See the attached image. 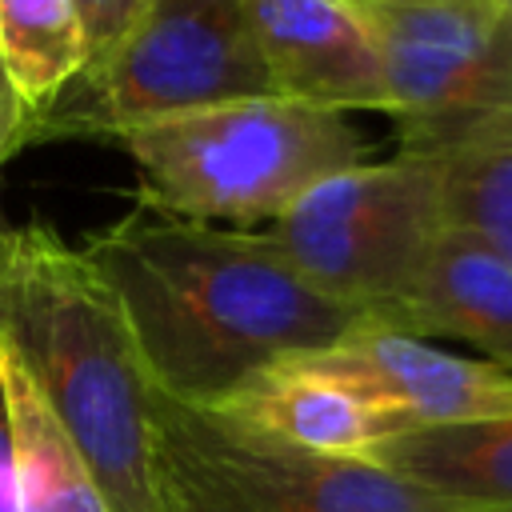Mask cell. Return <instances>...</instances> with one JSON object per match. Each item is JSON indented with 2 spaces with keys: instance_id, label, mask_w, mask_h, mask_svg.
Segmentation results:
<instances>
[{
  "instance_id": "8992f818",
  "label": "cell",
  "mask_w": 512,
  "mask_h": 512,
  "mask_svg": "<svg viewBox=\"0 0 512 512\" xmlns=\"http://www.w3.org/2000/svg\"><path fill=\"white\" fill-rule=\"evenodd\" d=\"M60 128L128 136L184 112L276 96L244 0H144ZM44 124V132L52 128Z\"/></svg>"
},
{
  "instance_id": "7c38bea8",
  "label": "cell",
  "mask_w": 512,
  "mask_h": 512,
  "mask_svg": "<svg viewBox=\"0 0 512 512\" xmlns=\"http://www.w3.org/2000/svg\"><path fill=\"white\" fill-rule=\"evenodd\" d=\"M0 384L20 476V512H112L96 476L56 424L48 400L0 336Z\"/></svg>"
},
{
  "instance_id": "7a4b0ae2",
  "label": "cell",
  "mask_w": 512,
  "mask_h": 512,
  "mask_svg": "<svg viewBox=\"0 0 512 512\" xmlns=\"http://www.w3.org/2000/svg\"><path fill=\"white\" fill-rule=\"evenodd\" d=\"M0 336L48 400L112 512H168L156 472L152 380L128 320L48 224H24L0 268Z\"/></svg>"
},
{
  "instance_id": "5bb4252c",
  "label": "cell",
  "mask_w": 512,
  "mask_h": 512,
  "mask_svg": "<svg viewBox=\"0 0 512 512\" xmlns=\"http://www.w3.org/2000/svg\"><path fill=\"white\" fill-rule=\"evenodd\" d=\"M88 72V36L72 0H0V76L44 124L60 92Z\"/></svg>"
},
{
  "instance_id": "ba28073f",
  "label": "cell",
  "mask_w": 512,
  "mask_h": 512,
  "mask_svg": "<svg viewBox=\"0 0 512 512\" xmlns=\"http://www.w3.org/2000/svg\"><path fill=\"white\" fill-rule=\"evenodd\" d=\"M296 360L360 392L368 404L396 420L400 436L512 420L508 368L492 360L452 356L432 340L392 332L372 320L356 324L336 344Z\"/></svg>"
},
{
  "instance_id": "9c48e42d",
  "label": "cell",
  "mask_w": 512,
  "mask_h": 512,
  "mask_svg": "<svg viewBox=\"0 0 512 512\" xmlns=\"http://www.w3.org/2000/svg\"><path fill=\"white\" fill-rule=\"evenodd\" d=\"M276 96L316 108H380L384 68L348 0H244Z\"/></svg>"
},
{
  "instance_id": "4fadbf2b",
  "label": "cell",
  "mask_w": 512,
  "mask_h": 512,
  "mask_svg": "<svg viewBox=\"0 0 512 512\" xmlns=\"http://www.w3.org/2000/svg\"><path fill=\"white\" fill-rule=\"evenodd\" d=\"M372 460L468 508L512 512V420L396 436Z\"/></svg>"
},
{
  "instance_id": "277c9868",
  "label": "cell",
  "mask_w": 512,
  "mask_h": 512,
  "mask_svg": "<svg viewBox=\"0 0 512 512\" xmlns=\"http://www.w3.org/2000/svg\"><path fill=\"white\" fill-rule=\"evenodd\" d=\"M168 512H480L376 460L320 456L152 388Z\"/></svg>"
},
{
  "instance_id": "2e32d148",
  "label": "cell",
  "mask_w": 512,
  "mask_h": 512,
  "mask_svg": "<svg viewBox=\"0 0 512 512\" xmlns=\"http://www.w3.org/2000/svg\"><path fill=\"white\" fill-rule=\"evenodd\" d=\"M72 4L80 12L84 36H88V68H96L108 56V48L124 36V28L132 24V16L144 0H72Z\"/></svg>"
},
{
  "instance_id": "52a82bcc",
  "label": "cell",
  "mask_w": 512,
  "mask_h": 512,
  "mask_svg": "<svg viewBox=\"0 0 512 512\" xmlns=\"http://www.w3.org/2000/svg\"><path fill=\"white\" fill-rule=\"evenodd\" d=\"M356 12L380 52L400 152L436 156L512 136V52L488 0L356 4Z\"/></svg>"
},
{
  "instance_id": "6da1fadb",
  "label": "cell",
  "mask_w": 512,
  "mask_h": 512,
  "mask_svg": "<svg viewBox=\"0 0 512 512\" xmlns=\"http://www.w3.org/2000/svg\"><path fill=\"white\" fill-rule=\"evenodd\" d=\"M80 252L112 288L152 388L188 408H212L260 368L364 324V312L296 276L268 232L136 204Z\"/></svg>"
},
{
  "instance_id": "d6986e66",
  "label": "cell",
  "mask_w": 512,
  "mask_h": 512,
  "mask_svg": "<svg viewBox=\"0 0 512 512\" xmlns=\"http://www.w3.org/2000/svg\"><path fill=\"white\" fill-rule=\"evenodd\" d=\"M488 4H492L496 24H500V36H504V44L512 52V0H488Z\"/></svg>"
},
{
  "instance_id": "30bf717a",
  "label": "cell",
  "mask_w": 512,
  "mask_h": 512,
  "mask_svg": "<svg viewBox=\"0 0 512 512\" xmlns=\"http://www.w3.org/2000/svg\"><path fill=\"white\" fill-rule=\"evenodd\" d=\"M372 324L464 340L512 372V260L476 228L448 220L412 288Z\"/></svg>"
},
{
  "instance_id": "e0dca14e",
  "label": "cell",
  "mask_w": 512,
  "mask_h": 512,
  "mask_svg": "<svg viewBox=\"0 0 512 512\" xmlns=\"http://www.w3.org/2000/svg\"><path fill=\"white\" fill-rule=\"evenodd\" d=\"M32 136H40V120H32V116L16 104V96L8 92V84H4V76H0V172H4V164H8ZM12 236H16V224H8L4 212H0V268H4V260H8Z\"/></svg>"
},
{
  "instance_id": "ac0fdd59",
  "label": "cell",
  "mask_w": 512,
  "mask_h": 512,
  "mask_svg": "<svg viewBox=\"0 0 512 512\" xmlns=\"http://www.w3.org/2000/svg\"><path fill=\"white\" fill-rule=\"evenodd\" d=\"M0 512H20V476H16V448L8 428V404L0 384Z\"/></svg>"
},
{
  "instance_id": "3957f363",
  "label": "cell",
  "mask_w": 512,
  "mask_h": 512,
  "mask_svg": "<svg viewBox=\"0 0 512 512\" xmlns=\"http://www.w3.org/2000/svg\"><path fill=\"white\" fill-rule=\"evenodd\" d=\"M136 164V204L196 224H260L308 188L360 164L344 112L288 96L232 100L120 136Z\"/></svg>"
},
{
  "instance_id": "8fae6325",
  "label": "cell",
  "mask_w": 512,
  "mask_h": 512,
  "mask_svg": "<svg viewBox=\"0 0 512 512\" xmlns=\"http://www.w3.org/2000/svg\"><path fill=\"white\" fill-rule=\"evenodd\" d=\"M212 412L320 456L372 460L380 444L400 436L392 416H384L348 384L300 364L296 356L260 368L220 404H212Z\"/></svg>"
},
{
  "instance_id": "5b68a950",
  "label": "cell",
  "mask_w": 512,
  "mask_h": 512,
  "mask_svg": "<svg viewBox=\"0 0 512 512\" xmlns=\"http://www.w3.org/2000/svg\"><path fill=\"white\" fill-rule=\"evenodd\" d=\"M448 228L436 160L396 152L352 164L308 188L268 240L316 292L380 320L416 280L428 248Z\"/></svg>"
},
{
  "instance_id": "9a60e30c",
  "label": "cell",
  "mask_w": 512,
  "mask_h": 512,
  "mask_svg": "<svg viewBox=\"0 0 512 512\" xmlns=\"http://www.w3.org/2000/svg\"><path fill=\"white\" fill-rule=\"evenodd\" d=\"M428 160L440 168L448 220L476 228L512 260V136L436 152Z\"/></svg>"
}]
</instances>
